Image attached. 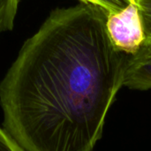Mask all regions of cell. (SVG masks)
Wrapping results in <instances>:
<instances>
[{"mask_svg":"<svg viewBox=\"0 0 151 151\" xmlns=\"http://www.w3.org/2000/svg\"><path fill=\"white\" fill-rule=\"evenodd\" d=\"M0 151H27L4 129L0 127Z\"/></svg>","mask_w":151,"mask_h":151,"instance_id":"cell-7","label":"cell"},{"mask_svg":"<svg viewBox=\"0 0 151 151\" xmlns=\"http://www.w3.org/2000/svg\"><path fill=\"white\" fill-rule=\"evenodd\" d=\"M145 32L143 45L151 47V0H137Z\"/></svg>","mask_w":151,"mask_h":151,"instance_id":"cell-6","label":"cell"},{"mask_svg":"<svg viewBox=\"0 0 151 151\" xmlns=\"http://www.w3.org/2000/svg\"><path fill=\"white\" fill-rule=\"evenodd\" d=\"M80 3L90 4L101 7L107 14L118 12L126 8L132 0H78Z\"/></svg>","mask_w":151,"mask_h":151,"instance_id":"cell-5","label":"cell"},{"mask_svg":"<svg viewBox=\"0 0 151 151\" xmlns=\"http://www.w3.org/2000/svg\"><path fill=\"white\" fill-rule=\"evenodd\" d=\"M123 86L130 89L151 88V47L142 45L134 55L128 56Z\"/></svg>","mask_w":151,"mask_h":151,"instance_id":"cell-3","label":"cell"},{"mask_svg":"<svg viewBox=\"0 0 151 151\" xmlns=\"http://www.w3.org/2000/svg\"><path fill=\"white\" fill-rule=\"evenodd\" d=\"M107 17L90 4L56 8L22 44L0 105L4 128L27 151H93L102 138L128 58Z\"/></svg>","mask_w":151,"mask_h":151,"instance_id":"cell-1","label":"cell"},{"mask_svg":"<svg viewBox=\"0 0 151 151\" xmlns=\"http://www.w3.org/2000/svg\"><path fill=\"white\" fill-rule=\"evenodd\" d=\"M136 1H137V0H136Z\"/></svg>","mask_w":151,"mask_h":151,"instance_id":"cell-8","label":"cell"},{"mask_svg":"<svg viewBox=\"0 0 151 151\" xmlns=\"http://www.w3.org/2000/svg\"><path fill=\"white\" fill-rule=\"evenodd\" d=\"M106 27L115 48L128 56L135 54L145 42L141 11L136 0L123 10L109 14Z\"/></svg>","mask_w":151,"mask_h":151,"instance_id":"cell-2","label":"cell"},{"mask_svg":"<svg viewBox=\"0 0 151 151\" xmlns=\"http://www.w3.org/2000/svg\"><path fill=\"white\" fill-rule=\"evenodd\" d=\"M20 0H0V34L13 29Z\"/></svg>","mask_w":151,"mask_h":151,"instance_id":"cell-4","label":"cell"}]
</instances>
